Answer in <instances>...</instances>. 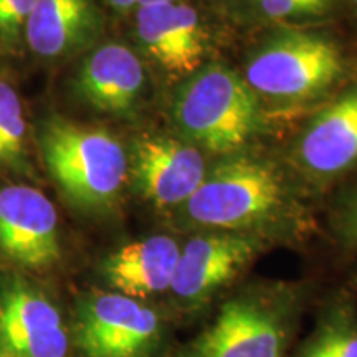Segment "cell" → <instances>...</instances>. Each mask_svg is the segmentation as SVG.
Segmentation results:
<instances>
[{
	"mask_svg": "<svg viewBox=\"0 0 357 357\" xmlns=\"http://www.w3.org/2000/svg\"><path fill=\"white\" fill-rule=\"evenodd\" d=\"M185 223L276 240H303L310 218L291 195L283 172L258 155H231L204 178L181 207Z\"/></svg>",
	"mask_w": 357,
	"mask_h": 357,
	"instance_id": "1",
	"label": "cell"
},
{
	"mask_svg": "<svg viewBox=\"0 0 357 357\" xmlns=\"http://www.w3.org/2000/svg\"><path fill=\"white\" fill-rule=\"evenodd\" d=\"M305 306L300 284L253 283L223 303L212 323L171 357H289Z\"/></svg>",
	"mask_w": 357,
	"mask_h": 357,
	"instance_id": "2",
	"label": "cell"
},
{
	"mask_svg": "<svg viewBox=\"0 0 357 357\" xmlns=\"http://www.w3.org/2000/svg\"><path fill=\"white\" fill-rule=\"evenodd\" d=\"M174 119L194 144L230 155L257 134L260 105L243 77L229 66L208 65L177 91Z\"/></svg>",
	"mask_w": 357,
	"mask_h": 357,
	"instance_id": "3",
	"label": "cell"
},
{
	"mask_svg": "<svg viewBox=\"0 0 357 357\" xmlns=\"http://www.w3.org/2000/svg\"><path fill=\"white\" fill-rule=\"evenodd\" d=\"M342 75L344 58L331 37L280 26L248 58L243 79L257 98L298 102L323 95Z\"/></svg>",
	"mask_w": 357,
	"mask_h": 357,
	"instance_id": "4",
	"label": "cell"
},
{
	"mask_svg": "<svg viewBox=\"0 0 357 357\" xmlns=\"http://www.w3.org/2000/svg\"><path fill=\"white\" fill-rule=\"evenodd\" d=\"M40 147L58 187L82 207L108 205L126 182V153L108 131L50 119L40 134Z\"/></svg>",
	"mask_w": 357,
	"mask_h": 357,
	"instance_id": "5",
	"label": "cell"
},
{
	"mask_svg": "<svg viewBox=\"0 0 357 357\" xmlns=\"http://www.w3.org/2000/svg\"><path fill=\"white\" fill-rule=\"evenodd\" d=\"M162 339V316L141 300L91 293L79 303L75 342L83 357H154Z\"/></svg>",
	"mask_w": 357,
	"mask_h": 357,
	"instance_id": "6",
	"label": "cell"
},
{
	"mask_svg": "<svg viewBox=\"0 0 357 357\" xmlns=\"http://www.w3.org/2000/svg\"><path fill=\"white\" fill-rule=\"evenodd\" d=\"M266 238L242 231L211 230L181 248L171 293L184 312H195L229 287L271 247Z\"/></svg>",
	"mask_w": 357,
	"mask_h": 357,
	"instance_id": "7",
	"label": "cell"
},
{
	"mask_svg": "<svg viewBox=\"0 0 357 357\" xmlns=\"http://www.w3.org/2000/svg\"><path fill=\"white\" fill-rule=\"evenodd\" d=\"M58 306L20 278L0 281V357H73Z\"/></svg>",
	"mask_w": 357,
	"mask_h": 357,
	"instance_id": "8",
	"label": "cell"
},
{
	"mask_svg": "<svg viewBox=\"0 0 357 357\" xmlns=\"http://www.w3.org/2000/svg\"><path fill=\"white\" fill-rule=\"evenodd\" d=\"M0 255L25 270H47L60 261L58 213L43 192L0 187Z\"/></svg>",
	"mask_w": 357,
	"mask_h": 357,
	"instance_id": "9",
	"label": "cell"
},
{
	"mask_svg": "<svg viewBox=\"0 0 357 357\" xmlns=\"http://www.w3.org/2000/svg\"><path fill=\"white\" fill-rule=\"evenodd\" d=\"M136 33L146 52L171 73H194L202 65L207 32L200 10L189 0L139 7Z\"/></svg>",
	"mask_w": 357,
	"mask_h": 357,
	"instance_id": "10",
	"label": "cell"
},
{
	"mask_svg": "<svg viewBox=\"0 0 357 357\" xmlns=\"http://www.w3.org/2000/svg\"><path fill=\"white\" fill-rule=\"evenodd\" d=\"M134 167L144 197L159 208L182 207L207 176L200 151L169 136L137 142Z\"/></svg>",
	"mask_w": 357,
	"mask_h": 357,
	"instance_id": "11",
	"label": "cell"
},
{
	"mask_svg": "<svg viewBox=\"0 0 357 357\" xmlns=\"http://www.w3.org/2000/svg\"><path fill=\"white\" fill-rule=\"evenodd\" d=\"M298 166L314 178H333L357 166V86L321 109L296 142Z\"/></svg>",
	"mask_w": 357,
	"mask_h": 357,
	"instance_id": "12",
	"label": "cell"
},
{
	"mask_svg": "<svg viewBox=\"0 0 357 357\" xmlns=\"http://www.w3.org/2000/svg\"><path fill=\"white\" fill-rule=\"evenodd\" d=\"M178 257L181 247L172 236L153 235L111 253L102 273L116 293L142 301L171 289Z\"/></svg>",
	"mask_w": 357,
	"mask_h": 357,
	"instance_id": "13",
	"label": "cell"
},
{
	"mask_svg": "<svg viewBox=\"0 0 357 357\" xmlns=\"http://www.w3.org/2000/svg\"><path fill=\"white\" fill-rule=\"evenodd\" d=\"M144 82L139 58L121 43H108L84 60L78 89L95 108L124 113L139 100Z\"/></svg>",
	"mask_w": 357,
	"mask_h": 357,
	"instance_id": "14",
	"label": "cell"
},
{
	"mask_svg": "<svg viewBox=\"0 0 357 357\" xmlns=\"http://www.w3.org/2000/svg\"><path fill=\"white\" fill-rule=\"evenodd\" d=\"M95 29L96 13L89 0H37L25 37L37 55L55 58L82 47Z\"/></svg>",
	"mask_w": 357,
	"mask_h": 357,
	"instance_id": "15",
	"label": "cell"
},
{
	"mask_svg": "<svg viewBox=\"0 0 357 357\" xmlns=\"http://www.w3.org/2000/svg\"><path fill=\"white\" fill-rule=\"evenodd\" d=\"M296 357H357V305L349 291H339L324 303Z\"/></svg>",
	"mask_w": 357,
	"mask_h": 357,
	"instance_id": "16",
	"label": "cell"
},
{
	"mask_svg": "<svg viewBox=\"0 0 357 357\" xmlns=\"http://www.w3.org/2000/svg\"><path fill=\"white\" fill-rule=\"evenodd\" d=\"M240 10L261 22H307L334 15L342 0H240Z\"/></svg>",
	"mask_w": 357,
	"mask_h": 357,
	"instance_id": "17",
	"label": "cell"
},
{
	"mask_svg": "<svg viewBox=\"0 0 357 357\" xmlns=\"http://www.w3.org/2000/svg\"><path fill=\"white\" fill-rule=\"evenodd\" d=\"M26 124L20 98L0 79V164L17 162L24 154Z\"/></svg>",
	"mask_w": 357,
	"mask_h": 357,
	"instance_id": "18",
	"label": "cell"
},
{
	"mask_svg": "<svg viewBox=\"0 0 357 357\" xmlns=\"http://www.w3.org/2000/svg\"><path fill=\"white\" fill-rule=\"evenodd\" d=\"M334 236L346 250H357V184L342 195L333 213Z\"/></svg>",
	"mask_w": 357,
	"mask_h": 357,
	"instance_id": "19",
	"label": "cell"
},
{
	"mask_svg": "<svg viewBox=\"0 0 357 357\" xmlns=\"http://www.w3.org/2000/svg\"><path fill=\"white\" fill-rule=\"evenodd\" d=\"M37 0H0V42L15 45Z\"/></svg>",
	"mask_w": 357,
	"mask_h": 357,
	"instance_id": "20",
	"label": "cell"
},
{
	"mask_svg": "<svg viewBox=\"0 0 357 357\" xmlns=\"http://www.w3.org/2000/svg\"><path fill=\"white\" fill-rule=\"evenodd\" d=\"M109 3L119 12H129L132 8L137 10V0H109Z\"/></svg>",
	"mask_w": 357,
	"mask_h": 357,
	"instance_id": "21",
	"label": "cell"
},
{
	"mask_svg": "<svg viewBox=\"0 0 357 357\" xmlns=\"http://www.w3.org/2000/svg\"><path fill=\"white\" fill-rule=\"evenodd\" d=\"M164 2H174V0H137V8L155 6V3H164Z\"/></svg>",
	"mask_w": 357,
	"mask_h": 357,
	"instance_id": "22",
	"label": "cell"
},
{
	"mask_svg": "<svg viewBox=\"0 0 357 357\" xmlns=\"http://www.w3.org/2000/svg\"><path fill=\"white\" fill-rule=\"evenodd\" d=\"M347 6V8L352 12V15L357 19V0H342V7Z\"/></svg>",
	"mask_w": 357,
	"mask_h": 357,
	"instance_id": "23",
	"label": "cell"
},
{
	"mask_svg": "<svg viewBox=\"0 0 357 357\" xmlns=\"http://www.w3.org/2000/svg\"><path fill=\"white\" fill-rule=\"evenodd\" d=\"M223 2H229V3H231V6H238V2H240V0H223Z\"/></svg>",
	"mask_w": 357,
	"mask_h": 357,
	"instance_id": "24",
	"label": "cell"
}]
</instances>
